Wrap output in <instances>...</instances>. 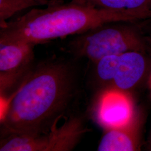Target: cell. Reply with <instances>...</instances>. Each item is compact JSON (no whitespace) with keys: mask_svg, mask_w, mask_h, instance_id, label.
<instances>
[{"mask_svg":"<svg viewBox=\"0 0 151 151\" xmlns=\"http://www.w3.org/2000/svg\"><path fill=\"white\" fill-rule=\"evenodd\" d=\"M78 72L70 60L54 58L35 65L6 100L1 135L35 136L57 125L78 93Z\"/></svg>","mask_w":151,"mask_h":151,"instance_id":"obj_1","label":"cell"},{"mask_svg":"<svg viewBox=\"0 0 151 151\" xmlns=\"http://www.w3.org/2000/svg\"><path fill=\"white\" fill-rule=\"evenodd\" d=\"M139 17L124 11L100 9L86 2L70 0L43 9L34 8L0 26V43L36 45L74 36L108 22H138Z\"/></svg>","mask_w":151,"mask_h":151,"instance_id":"obj_2","label":"cell"},{"mask_svg":"<svg viewBox=\"0 0 151 151\" xmlns=\"http://www.w3.org/2000/svg\"><path fill=\"white\" fill-rule=\"evenodd\" d=\"M138 22H108L73 36L67 50L77 58H85L94 63L103 57L137 51L147 53L150 44Z\"/></svg>","mask_w":151,"mask_h":151,"instance_id":"obj_3","label":"cell"},{"mask_svg":"<svg viewBox=\"0 0 151 151\" xmlns=\"http://www.w3.org/2000/svg\"><path fill=\"white\" fill-rule=\"evenodd\" d=\"M88 132L83 117L73 115L60 126L35 136L10 135L1 139V151H70Z\"/></svg>","mask_w":151,"mask_h":151,"instance_id":"obj_4","label":"cell"},{"mask_svg":"<svg viewBox=\"0 0 151 151\" xmlns=\"http://www.w3.org/2000/svg\"><path fill=\"white\" fill-rule=\"evenodd\" d=\"M34 47L25 43H0L1 97L16 86H19L32 70L35 65Z\"/></svg>","mask_w":151,"mask_h":151,"instance_id":"obj_5","label":"cell"},{"mask_svg":"<svg viewBox=\"0 0 151 151\" xmlns=\"http://www.w3.org/2000/svg\"><path fill=\"white\" fill-rule=\"evenodd\" d=\"M136 112L129 92L109 87L99 98L95 114L97 123L107 130L128 124Z\"/></svg>","mask_w":151,"mask_h":151,"instance_id":"obj_6","label":"cell"},{"mask_svg":"<svg viewBox=\"0 0 151 151\" xmlns=\"http://www.w3.org/2000/svg\"><path fill=\"white\" fill-rule=\"evenodd\" d=\"M143 116L136 112L128 124L105 130L97 147L99 151H140Z\"/></svg>","mask_w":151,"mask_h":151,"instance_id":"obj_7","label":"cell"},{"mask_svg":"<svg viewBox=\"0 0 151 151\" xmlns=\"http://www.w3.org/2000/svg\"><path fill=\"white\" fill-rule=\"evenodd\" d=\"M146 53L137 51L119 55V65L111 87L129 92L140 81L147 67Z\"/></svg>","mask_w":151,"mask_h":151,"instance_id":"obj_8","label":"cell"},{"mask_svg":"<svg viewBox=\"0 0 151 151\" xmlns=\"http://www.w3.org/2000/svg\"><path fill=\"white\" fill-rule=\"evenodd\" d=\"M100 9L124 11L143 21L151 18V0H80Z\"/></svg>","mask_w":151,"mask_h":151,"instance_id":"obj_9","label":"cell"},{"mask_svg":"<svg viewBox=\"0 0 151 151\" xmlns=\"http://www.w3.org/2000/svg\"><path fill=\"white\" fill-rule=\"evenodd\" d=\"M66 0H0V26L16 14L28 9L38 6L54 5L65 2Z\"/></svg>","mask_w":151,"mask_h":151,"instance_id":"obj_10","label":"cell"},{"mask_svg":"<svg viewBox=\"0 0 151 151\" xmlns=\"http://www.w3.org/2000/svg\"><path fill=\"white\" fill-rule=\"evenodd\" d=\"M119 55L105 56L95 63L96 65V73L99 80L103 83L110 84V86L117 72Z\"/></svg>","mask_w":151,"mask_h":151,"instance_id":"obj_11","label":"cell"},{"mask_svg":"<svg viewBox=\"0 0 151 151\" xmlns=\"http://www.w3.org/2000/svg\"><path fill=\"white\" fill-rule=\"evenodd\" d=\"M138 25L149 43L151 44V18L138 22Z\"/></svg>","mask_w":151,"mask_h":151,"instance_id":"obj_12","label":"cell"},{"mask_svg":"<svg viewBox=\"0 0 151 151\" xmlns=\"http://www.w3.org/2000/svg\"><path fill=\"white\" fill-rule=\"evenodd\" d=\"M149 149H150V150L151 151V142H150V147H149Z\"/></svg>","mask_w":151,"mask_h":151,"instance_id":"obj_13","label":"cell"},{"mask_svg":"<svg viewBox=\"0 0 151 151\" xmlns=\"http://www.w3.org/2000/svg\"><path fill=\"white\" fill-rule=\"evenodd\" d=\"M150 86H151V78H150Z\"/></svg>","mask_w":151,"mask_h":151,"instance_id":"obj_14","label":"cell"}]
</instances>
